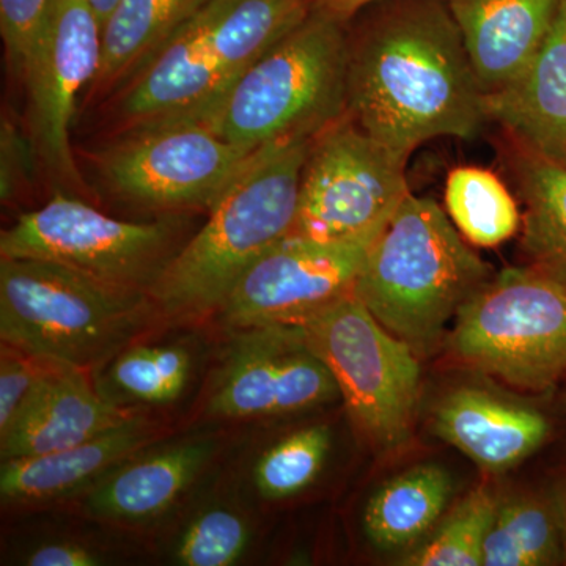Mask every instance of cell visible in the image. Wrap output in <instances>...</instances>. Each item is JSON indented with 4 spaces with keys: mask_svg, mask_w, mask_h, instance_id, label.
I'll list each match as a JSON object with an SVG mask.
<instances>
[{
    "mask_svg": "<svg viewBox=\"0 0 566 566\" xmlns=\"http://www.w3.org/2000/svg\"><path fill=\"white\" fill-rule=\"evenodd\" d=\"M333 434L326 424H312L285 436L264 450L253 465V486L268 501L303 493L322 474Z\"/></svg>",
    "mask_w": 566,
    "mask_h": 566,
    "instance_id": "cell-28",
    "label": "cell"
},
{
    "mask_svg": "<svg viewBox=\"0 0 566 566\" xmlns=\"http://www.w3.org/2000/svg\"><path fill=\"white\" fill-rule=\"evenodd\" d=\"M0 153V196L2 203L7 205L20 199L22 191L31 185L36 166H41L31 134L21 132L7 117L2 118Z\"/></svg>",
    "mask_w": 566,
    "mask_h": 566,
    "instance_id": "cell-32",
    "label": "cell"
},
{
    "mask_svg": "<svg viewBox=\"0 0 566 566\" xmlns=\"http://www.w3.org/2000/svg\"><path fill=\"white\" fill-rule=\"evenodd\" d=\"M134 415L104 400L87 371L54 365L0 433V458L59 452L106 433Z\"/></svg>",
    "mask_w": 566,
    "mask_h": 566,
    "instance_id": "cell-16",
    "label": "cell"
},
{
    "mask_svg": "<svg viewBox=\"0 0 566 566\" xmlns=\"http://www.w3.org/2000/svg\"><path fill=\"white\" fill-rule=\"evenodd\" d=\"M564 565H566V532H565V547H564Z\"/></svg>",
    "mask_w": 566,
    "mask_h": 566,
    "instance_id": "cell-36",
    "label": "cell"
},
{
    "mask_svg": "<svg viewBox=\"0 0 566 566\" xmlns=\"http://www.w3.org/2000/svg\"><path fill=\"white\" fill-rule=\"evenodd\" d=\"M565 0H446L485 95L520 80Z\"/></svg>",
    "mask_w": 566,
    "mask_h": 566,
    "instance_id": "cell-18",
    "label": "cell"
},
{
    "mask_svg": "<svg viewBox=\"0 0 566 566\" xmlns=\"http://www.w3.org/2000/svg\"><path fill=\"white\" fill-rule=\"evenodd\" d=\"M499 497L488 486L471 491L427 538L406 551L400 565H483L486 536L493 526Z\"/></svg>",
    "mask_w": 566,
    "mask_h": 566,
    "instance_id": "cell-27",
    "label": "cell"
},
{
    "mask_svg": "<svg viewBox=\"0 0 566 566\" xmlns=\"http://www.w3.org/2000/svg\"><path fill=\"white\" fill-rule=\"evenodd\" d=\"M312 140L279 142L252 156L153 286L158 314L186 322L221 311L245 271L293 233Z\"/></svg>",
    "mask_w": 566,
    "mask_h": 566,
    "instance_id": "cell-2",
    "label": "cell"
},
{
    "mask_svg": "<svg viewBox=\"0 0 566 566\" xmlns=\"http://www.w3.org/2000/svg\"><path fill=\"white\" fill-rule=\"evenodd\" d=\"M381 0H312V10L327 14L334 20L348 22L356 17L360 10L374 6Z\"/></svg>",
    "mask_w": 566,
    "mask_h": 566,
    "instance_id": "cell-34",
    "label": "cell"
},
{
    "mask_svg": "<svg viewBox=\"0 0 566 566\" xmlns=\"http://www.w3.org/2000/svg\"><path fill=\"white\" fill-rule=\"evenodd\" d=\"M54 0H0V33L11 76L22 82Z\"/></svg>",
    "mask_w": 566,
    "mask_h": 566,
    "instance_id": "cell-30",
    "label": "cell"
},
{
    "mask_svg": "<svg viewBox=\"0 0 566 566\" xmlns=\"http://www.w3.org/2000/svg\"><path fill=\"white\" fill-rule=\"evenodd\" d=\"M564 403H565V409H566V394H565V400H564Z\"/></svg>",
    "mask_w": 566,
    "mask_h": 566,
    "instance_id": "cell-37",
    "label": "cell"
},
{
    "mask_svg": "<svg viewBox=\"0 0 566 566\" xmlns=\"http://www.w3.org/2000/svg\"><path fill=\"white\" fill-rule=\"evenodd\" d=\"M486 114L504 133L566 158V0L520 80L486 95Z\"/></svg>",
    "mask_w": 566,
    "mask_h": 566,
    "instance_id": "cell-20",
    "label": "cell"
},
{
    "mask_svg": "<svg viewBox=\"0 0 566 566\" xmlns=\"http://www.w3.org/2000/svg\"><path fill=\"white\" fill-rule=\"evenodd\" d=\"M207 0H120L103 25L102 63L84 104L111 98Z\"/></svg>",
    "mask_w": 566,
    "mask_h": 566,
    "instance_id": "cell-22",
    "label": "cell"
},
{
    "mask_svg": "<svg viewBox=\"0 0 566 566\" xmlns=\"http://www.w3.org/2000/svg\"><path fill=\"white\" fill-rule=\"evenodd\" d=\"M214 452L216 442L208 438L145 447L84 493L85 510L111 523H151L181 501Z\"/></svg>",
    "mask_w": 566,
    "mask_h": 566,
    "instance_id": "cell-17",
    "label": "cell"
},
{
    "mask_svg": "<svg viewBox=\"0 0 566 566\" xmlns=\"http://www.w3.org/2000/svg\"><path fill=\"white\" fill-rule=\"evenodd\" d=\"M371 243L316 241L292 233L245 271L219 315L238 331L303 324L354 292Z\"/></svg>",
    "mask_w": 566,
    "mask_h": 566,
    "instance_id": "cell-12",
    "label": "cell"
},
{
    "mask_svg": "<svg viewBox=\"0 0 566 566\" xmlns=\"http://www.w3.org/2000/svg\"><path fill=\"white\" fill-rule=\"evenodd\" d=\"M175 214L151 222L123 221L73 193L55 191L36 210L22 212L0 234V256L65 264L104 282L150 294L189 240Z\"/></svg>",
    "mask_w": 566,
    "mask_h": 566,
    "instance_id": "cell-8",
    "label": "cell"
},
{
    "mask_svg": "<svg viewBox=\"0 0 566 566\" xmlns=\"http://www.w3.org/2000/svg\"><path fill=\"white\" fill-rule=\"evenodd\" d=\"M348 32L319 11L264 52L200 120L233 145L314 139L346 114Z\"/></svg>",
    "mask_w": 566,
    "mask_h": 566,
    "instance_id": "cell-5",
    "label": "cell"
},
{
    "mask_svg": "<svg viewBox=\"0 0 566 566\" xmlns=\"http://www.w3.org/2000/svg\"><path fill=\"white\" fill-rule=\"evenodd\" d=\"M505 155L524 205L528 266L566 283V158L505 133Z\"/></svg>",
    "mask_w": 566,
    "mask_h": 566,
    "instance_id": "cell-21",
    "label": "cell"
},
{
    "mask_svg": "<svg viewBox=\"0 0 566 566\" xmlns=\"http://www.w3.org/2000/svg\"><path fill=\"white\" fill-rule=\"evenodd\" d=\"M87 6L91 7L95 17L98 18L99 24L102 28L104 22L107 21V18L111 17L112 11L115 10V7L120 3V0H85Z\"/></svg>",
    "mask_w": 566,
    "mask_h": 566,
    "instance_id": "cell-35",
    "label": "cell"
},
{
    "mask_svg": "<svg viewBox=\"0 0 566 566\" xmlns=\"http://www.w3.org/2000/svg\"><path fill=\"white\" fill-rule=\"evenodd\" d=\"M308 344L337 382L365 441L382 452L411 436L420 397V357L387 331L356 293L303 323Z\"/></svg>",
    "mask_w": 566,
    "mask_h": 566,
    "instance_id": "cell-7",
    "label": "cell"
},
{
    "mask_svg": "<svg viewBox=\"0 0 566 566\" xmlns=\"http://www.w3.org/2000/svg\"><path fill=\"white\" fill-rule=\"evenodd\" d=\"M565 532L566 491L499 499L483 565H564Z\"/></svg>",
    "mask_w": 566,
    "mask_h": 566,
    "instance_id": "cell-24",
    "label": "cell"
},
{
    "mask_svg": "<svg viewBox=\"0 0 566 566\" xmlns=\"http://www.w3.org/2000/svg\"><path fill=\"white\" fill-rule=\"evenodd\" d=\"M216 0H207L136 74L111 96L115 132L150 123L200 118L227 92L211 28Z\"/></svg>",
    "mask_w": 566,
    "mask_h": 566,
    "instance_id": "cell-14",
    "label": "cell"
},
{
    "mask_svg": "<svg viewBox=\"0 0 566 566\" xmlns=\"http://www.w3.org/2000/svg\"><path fill=\"white\" fill-rule=\"evenodd\" d=\"M251 521L237 506H203L181 528L170 558L182 566H230L251 546Z\"/></svg>",
    "mask_w": 566,
    "mask_h": 566,
    "instance_id": "cell-29",
    "label": "cell"
},
{
    "mask_svg": "<svg viewBox=\"0 0 566 566\" xmlns=\"http://www.w3.org/2000/svg\"><path fill=\"white\" fill-rule=\"evenodd\" d=\"M446 208L450 221L465 241L495 248L515 237L523 216L504 181L482 167H457L446 181Z\"/></svg>",
    "mask_w": 566,
    "mask_h": 566,
    "instance_id": "cell-26",
    "label": "cell"
},
{
    "mask_svg": "<svg viewBox=\"0 0 566 566\" xmlns=\"http://www.w3.org/2000/svg\"><path fill=\"white\" fill-rule=\"evenodd\" d=\"M431 427L488 474L524 463L553 434L542 409L475 385L449 390L434 406Z\"/></svg>",
    "mask_w": 566,
    "mask_h": 566,
    "instance_id": "cell-15",
    "label": "cell"
},
{
    "mask_svg": "<svg viewBox=\"0 0 566 566\" xmlns=\"http://www.w3.org/2000/svg\"><path fill=\"white\" fill-rule=\"evenodd\" d=\"M193 364L196 357L182 344L132 345L99 367L93 382L117 408L169 405L191 381Z\"/></svg>",
    "mask_w": 566,
    "mask_h": 566,
    "instance_id": "cell-25",
    "label": "cell"
},
{
    "mask_svg": "<svg viewBox=\"0 0 566 566\" xmlns=\"http://www.w3.org/2000/svg\"><path fill=\"white\" fill-rule=\"evenodd\" d=\"M452 494V475L447 469L434 463L415 465L368 499L363 515L365 535L376 549L406 553L434 531Z\"/></svg>",
    "mask_w": 566,
    "mask_h": 566,
    "instance_id": "cell-23",
    "label": "cell"
},
{
    "mask_svg": "<svg viewBox=\"0 0 566 566\" xmlns=\"http://www.w3.org/2000/svg\"><path fill=\"white\" fill-rule=\"evenodd\" d=\"M337 398V382L303 324H266L241 329L207 411L216 419H263L300 415Z\"/></svg>",
    "mask_w": 566,
    "mask_h": 566,
    "instance_id": "cell-13",
    "label": "cell"
},
{
    "mask_svg": "<svg viewBox=\"0 0 566 566\" xmlns=\"http://www.w3.org/2000/svg\"><path fill=\"white\" fill-rule=\"evenodd\" d=\"M348 35L346 114L408 163L438 137L472 140L486 95L446 0H381Z\"/></svg>",
    "mask_w": 566,
    "mask_h": 566,
    "instance_id": "cell-1",
    "label": "cell"
},
{
    "mask_svg": "<svg viewBox=\"0 0 566 566\" xmlns=\"http://www.w3.org/2000/svg\"><path fill=\"white\" fill-rule=\"evenodd\" d=\"M491 275L449 214L409 192L368 248L354 293L422 359Z\"/></svg>",
    "mask_w": 566,
    "mask_h": 566,
    "instance_id": "cell-3",
    "label": "cell"
},
{
    "mask_svg": "<svg viewBox=\"0 0 566 566\" xmlns=\"http://www.w3.org/2000/svg\"><path fill=\"white\" fill-rule=\"evenodd\" d=\"M55 364L36 359L31 354L2 344L0 353V433L6 431L33 392L40 379Z\"/></svg>",
    "mask_w": 566,
    "mask_h": 566,
    "instance_id": "cell-31",
    "label": "cell"
},
{
    "mask_svg": "<svg viewBox=\"0 0 566 566\" xmlns=\"http://www.w3.org/2000/svg\"><path fill=\"white\" fill-rule=\"evenodd\" d=\"M406 164L342 115L308 147L293 233L316 241L375 240L411 192Z\"/></svg>",
    "mask_w": 566,
    "mask_h": 566,
    "instance_id": "cell-10",
    "label": "cell"
},
{
    "mask_svg": "<svg viewBox=\"0 0 566 566\" xmlns=\"http://www.w3.org/2000/svg\"><path fill=\"white\" fill-rule=\"evenodd\" d=\"M103 28L85 0H54L21 84L28 91L29 134L55 191L87 197L71 123L102 63Z\"/></svg>",
    "mask_w": 566,
    "mask_h": 566,
    "instance_id": "cell-11",
    "label": "cell"
},
{
    "mask_svg": "<svg viewBox=\"0 0 566 566\" xmlns=\"http://www.w3.org/2000/svg\"><path fill=\"white\" fill-rule=\"evenodd\" d=\"M458 363L524 392L566 382V283L535 268L491 275L453 319Z\"/></svg>",
    "mask_w": 566,
    "mask_h": 566,
    "instance_id": "cell-6",
    "label": "cell"
},
{
    "mask_svg": "<svg viewBox=\"0 0 566 566\" xmlns=\"http://www.w3.org/2000/svg\"><path fill=\"white\" fill-rule=\"evenodd\" d=\"M29 566H98L107 564L106 554L99 547L74 539H55L32 547L22 557Z\"/></svg>",
    "mask_w": 566,
    "mask_h": 566,
    "instance_id": "cell-33",
    "label": "cell"
},
{
    "mask_svg": "<svg viewBox=\"0 0 566 566\" xmlns=\"http://www.w3.org/2000/svg\"><path fill=\"white\" fill-rule=\"evenodd\" d=\"M156 434L150 420L134 415L82 444L2 461L0 497L6 505H36L87 493L126 458L153 444Z\"/></svg>",
    "mask_w": 566,
    "mask_h": 566,
    "instance_id": "cell-19",
    "label": "cell"
},
{
    "mask_svg": "<svg viewBox=\"0 0 566 566\" xmlns=\"http://www.w3.org/2000/svg\"><path fill=\"white\" fill-rule=\"evenodd\" d=\"M256 151L223 139L197 118L134 126L92 153L104 188L145 210H210Z\"/></svg>",
    "mask_w": 566,
    "mask_h": 566,
    "instance_id": "cell-9",
    "label": "cell"
},
{
    "mask_svg": "<svg viewBox=\"0 0 566 566\" xmlns=\"http://www.w3.org/2000/svg\"><path fill=\"white\" fill-rule=\"evenodd\" d=\"M158 312L148 293L39 259L0 256L2 344L93 370L132 345Z\"/></svg>",
    "mask_w": 566,
    "mask_h": 566,
    "instance_id": "cell-4",
    "label": "cell"
}]
</instances>
